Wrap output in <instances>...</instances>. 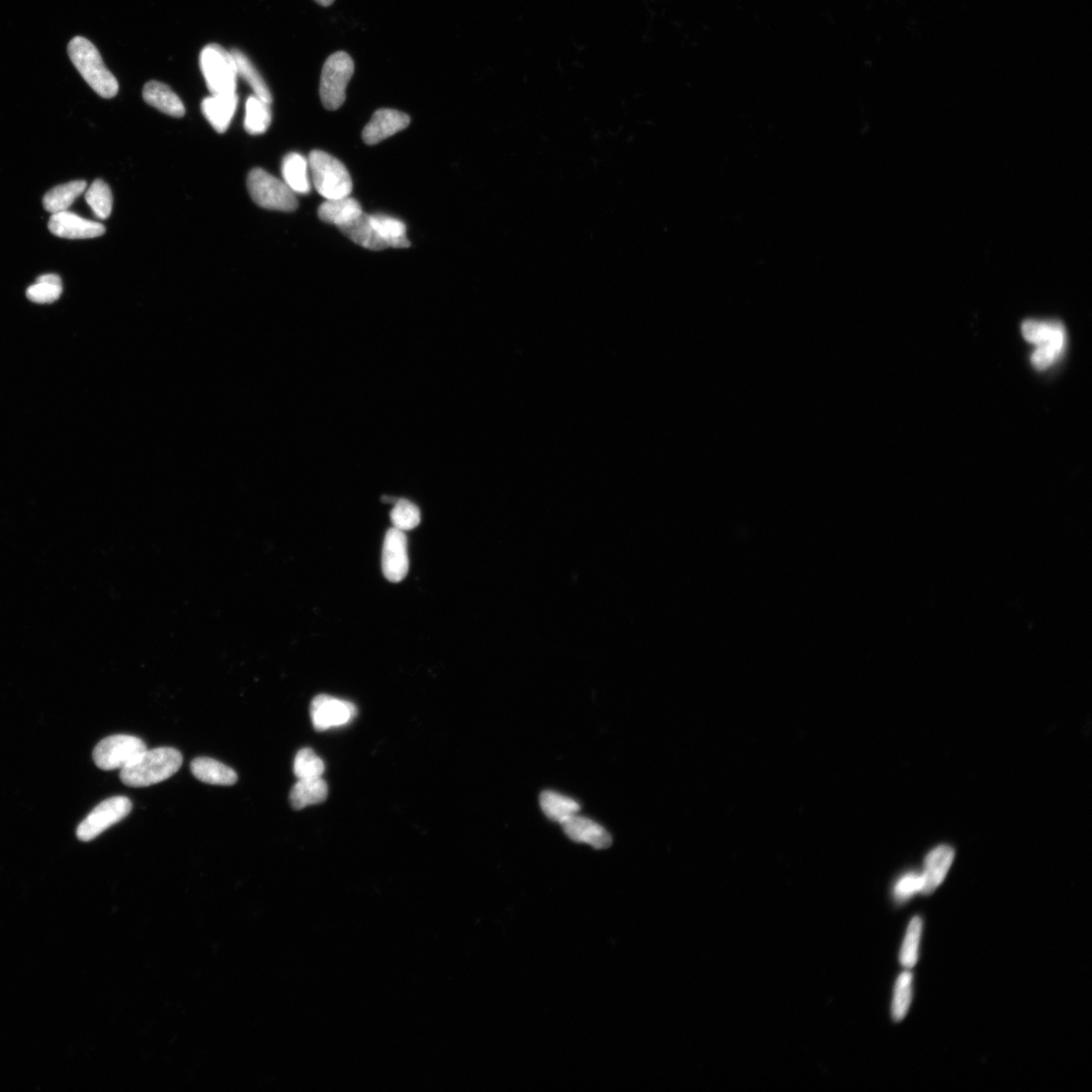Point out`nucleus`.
I'll return each instance as SVG.
<instances>
[{
  "instance_id": "obj_4",
  "label": "nucleus",
  "mask_w": 1092,
  "mask_h": 1092,
  "mask_svg": "<svg viewBox=\"0 0 1092 1092\" xmlns=\"http://www.w3.org/2000/svg\"><path fill=\"white\" fill-rule=\"evenodd\" d=\"M1025 340L1037 345L1032 364L1038 370L1047 369L1061 355L1066 344V332L1059 322L1027 320L1022 325Z\"/></svg>"
},
{
  "instance_id": "obj_14",
  "label": "nucleus",
  "mask_w": 1092,
  "mask_h": 1092,
  "mask_svg": "<svg viewBox=\"0 0 1092 1092\" xmlns=\"http://www.w3.org/2000/svg\"><path fill=\"white\" fill-rule=\"evenodd\" d=\"M569 839L577 843L590 844L595 849L611 847L612 837L599 823L577 814L560 823Z\"/></svg>"
},
{
  "instance_id": "obj_7",
  "label": "nucleus",
  "mask_w": 1092,
  "mask_h": 1092,
  "mask_svg": "<svg viewBox=\"0 0 1092 1092\" xmlns=\"http://www.w3.org/2000/svg\"><path fill=\"white\" fill-rule=\"evenodd\" d=\"M355 73V62L346 52L332 54L323 66L320 97L325 109L336 111L346 100L347 85Z\"/></svg>"
},
{
  "instance_id": "obj_23",
  "label": "nucleus",
  "mask_w": 1092,
  "mask_h": 1092,
  "mask_svg": "<svg viewBox=\"0 0 1092 1092\" xmlns=\"http://www.w3.org/2000/svg\"><path fill=\"white\" fill-rule=\"evenodd\" d=\"M87 187L88 184L84 180H74L52 188L43 198L45 210L52 215L68 211Z\"/></svg>"
},
{
  "instance_id": "obj_32",
  "label": "nucleus",
  "mask_w": 1092,
  "mask_h": 1092,
  "mask_svg": "<svg viewBox=\"0 0 1092 1092\" xmlns=\"http://www.w3.org/2000/svg\"><path fill=\"white\" fill-rule=\"evenodd\" d=\"M922 930V919H920L919 917H916L911 919L905 942L902 944L900 952V962L902 966L913 968L917 964Z\"/></svg>"
},
{
  "instance_id": "obj_11",
  "label": "nucleus",
  "mask_w": 1092,
  "mask_h": 1092,
  "mask_svg": "<svg viewBox=\"0 0 1092 1092\" xmlns=\"http://www.w3.org/2000/svg\"><path fill=\"white\" fill-rule=\"evenodd\" d=\"M382 567L389 582L398 583L406 578L409 571V556L406 533L403 531L394 527L387 531L383 546Z\"/></svg>"
},
{
  "instance_id": "obj_29",
  "label": "nucleus",
  "mask_w": 1092,
  "mask_h": 1092,
  "mask_svg": "<svg viewBox=\"0 0 1092 1092\" xmlns=\"http://www.w3.org/2000/svg\"><path fill=\"white\" fill-rule=\"evenodd\" d=\"M85 199L98 217L108 218L112 210V195L110 186L101 179H97L85 193Z\"/></svg>"
},
{
  "instance_id": "obj_18",
  "label": "nucleus",
  "mask_w": 1092,
  "mask_h": 1092,
  "mask_svg": "<svg viewBox=\"0 0 1092 1092\" xmlns=\"http://www.w3.org/2000/svg\"><path fill=\"white\" fill-rule=\"evenodd\" d=\"M363 214L362 206L355 198L350 196L326 199L318 210V216L323 222L334 224L338 228L355 221Z\"/></svg>"
},
{
  "instance_id": "obj_34",
  "label": "nucleus",
  "mask_w": 1092,
  "mask_h": 1092,
  "mask_svg": "<svg viewBox=\"0 0 1092 1092\" xmlns=\"http://www.w3.org/2000/svg\"><path fill=\"white\" fill-rule=\"evenodd\" d=\"M924 880L922 873L910 872L899 878L895 886V897L902 902L913 897L917 892H922Z\"/></svg>"
},
{
  "instance_id": "obj_2",
  "label": "nucleus",
  "mask_w": 1092,
  "mask_h": 1092,
  "mask_svg": "<svg viewBox=\"0 0 1092 1092\" xmlns=\"http://www.w3.org/2000/svg\"><path fill=\"white\" fill-rule=\"evenodd\" d=\"M69 55L75 69L100 97L117 96L118 80L107 69L96 46L83 37H75L69 44Z\"/></svg>"
},
{
  "instance_id": "obj_26",
  "label": "nucleus",
  "mask_w": 1092,
  "mask_h": 1092,
  "mask_svg": "<svg viewBox=\"0 0 1092 1092\" xmlns=\"http://www.w3.org/2000/svg\"><path fill=\"white\" fill-rule=\"evenodd\" d=\"M272 113L270 104L262 101L255 94L246 101V116L244 128L250 135L258 136L267 132L270 126Z\"/></svg>"
},
{
  "instance_id": "obj_28",
  "label": "nucleus",
  "mask_w": 1092,
  "mask_h": 1092,
  "mask_svg": "<svg viewBox=\"0 0 1092 1092\" xmlns=\"http://www.w3.org/2000/svg\"><path fill=\"white\" fill-rule=\"evenodd\" d=\"M63 292L62 280L57 274H44L27 290V298L37 303H52Z\"/></svg>"
},
{
  "instance_id": "obj_19",
  "label": "nucleus",
  "mask_w": 1092,
  "mask_h": 1092,
  "mask_svg": "<svg viewBox=\"0 0 1092 1092\" xmlns=\"http://www.w3.org/2000/svg\"><path fill=\"white\" fill-rule=\"evenodd\" d=\"M193 775L207 784L231 786L239 781V776L231 769L211 758H196L191 764Z\"/></svg>"
},
{
  "instance_id": "obj_5",
  "label": "nucleus",
  "mask_w": 1092,
  "mask_h": 1092,
  "mask_svg": "<svg viewBox=\"0 0 1092 1092\" xmlns=\"http://www.w3.org/2000/svg\"><path fill=\"white\" fill-rule=\"evenodd\" d=\"M247 187L256 205L267 210L293 212L299 203L292 189L281 180L261 168L250 171Z\"/></svg>"
},
{
  "instance_id": "obj_1",
  "label": "nucleus",
  "mask_w": 1092,
  "mask_h": 1092,
  "mask_svg": "<svg viewBox=\"0 0 1092 1092\" xmlns=\"http://www.w3.org/2000/svg\"><path fill=\"white\" fill-rule=\"evenodd\" d=\"M183 761V755L174 747L146 749L134 762L122 769L121 781L135 788L154 785L174 776Z\"/></svg>"
},
{
  "instance_id": "obj_15",
  "label": "nucleus",
  "mask_w": 1092,
  "mask_h": 1092,
  "mask_svg": "<svg viewBox=\"0 0 1092 1092\" xmlns=\"http://www.w3.org/2000/svg\"><path fill=\"white\" fill-rule=\"evenodd\" d=\"M955 859V851L949 844H939L925 859L923 894L932 895L942 885Z\"/></svg>"
},
{
  "instance_id": "obj_27",
  "label": "nucleus",
  "mask_w": 1092,
  "mask_h": 1092,
  "mask_svg": "<svg viewBox=\"0 0 1092 1092\" xmlns=\"http://www.w3.org/2000/svg\"><path fill=\"white\" fill-rule=\"evenodd\" d=\"M231 53L236 62L237 73L250 85L256 97L271 104L272 94L268 84L265 83L261 74L255 69L252 62L239 49H233Z\"/></svg>"
},
{
  "instance_id": "obj_8",
  "label": "nucleus",
  "mask_w": 1092,
  "mask_h": 1092,
  "mask_svg": "<svg viewBox=\"0 0 1092 1092\" xmlns=\"http://www.w3.org/2000/svg\"><path fill=\"white\" fill-rule=\"evenodd\" d=\"M147 749L143 740L128 735L111 736L103 738L93 749L92 758L103 771L117 770L127 767Z\"/></svg>"
},
{
  "instance_id": "obj_12",
  "label": "nucleus",
  "mask_w": 1092,
  "mask_h": 1092,
  "mask_svg": "<svg viewBox=\"0 0 1092 1092\" xmlns=\"http://www.w3.org/2000/svg\"><path fill=\"white\" fill-rule=\"evenodd\" d=\"M48 226L52 234L65 239H97L106 232L102 224L87 220L69 211L53 214Z\"/></svg>"
},
{
  "instance_id": "obj_35",
  "label": "nucleus",
  "mask_w": 1092,
  "mask_h": 1092,
  "mask_svg": "<svg viewBox=\"0 0 1092 1092\" xmlns=\"http://www.w3.org/2000/svg\"><path fill=\"white\" fill-rule=\"evenodd\" d=\"M315 2L322 6L327 7V6H330L331 5H334V0H315Z\"/></svg>"
},
{
  "instance_id": "obj_9",
  "label": "nucleus",
  "mask_w": 1092,
  "mask_h": 1092,
  "mask_svg": "<svg viewBox=\"0 0 1092 1092\" xmlns=\"http://www.w3.org/2000/svg\"><path fill=\"white\" fill-rule=\"evenodd\" d=\"M132 802L125 796H115L100 803L79 825L76 835L81 842H90L101 833L126 818L132 811Z\"/></svg>"
},
{
  "instance_id": "obj_13",
  "label": "nucleus",
  "mask_w": 1092,
  "mask_h": 1092,
  "mask_svg": "<svg viewBox=\"0 0 1092 1092\" xmlns=\"http://www.w3.org/2000/svg\"><path fill=\"white\" fill-rule=\"evenodd\" d=\"M410 122V117L405 112L392 109H379L364 129L365 143L367 145L381 143L382 141L408 128Z\"/></svg>"
},
{
  "instance_id": "obj_25",
  "label": "nucleus",
  "mask_w": 1092,
  "mask_h": 1092,
  "mask_svg": "<svg viewBox=\"0 0 1092 1092\" xmlns=\"http://www.w3.org/2000/svg\"><path fill=\"white\" fill-rule=\"evenodd\" d=\"M540 806L550 821L562 823L581 810V805L569 797L555 791H544L540 794Z\"/></svg>"
},
{
  "instance_id": "obj_16",
  "label": "nucleus",
  "mask_w": 1092,
  "mask_h": 1092,
  "mask_svg": "<svg viewBox=\"0 0 1092 1092\" xmlns=\"http://www.w3.org/2000/svg\"><path fill=\"white\" fill-rule=\"evenodd\" d=\"M239 101L237 93L211 94V97L203 101L202 111L205 118L217 133H225L229 129Z\"/></svg>"
},
{
  "instance_id": "obj_17",
  "label": "nucleus",
  "mask_w": 1092,
  "mask_h": 1092,
  "mask_svg": "<svg viewBox=\"0 0 1092 1092\" xmlns=\"http://www.w3.org/2000/svg\"><path fill=\"white\" fill-rule=\"evenodd\" d=\"M143 99L151 107L168 116L175 118L185 116L186 108L183 101L164 83L155 80L146 83L143 89Z\"/></svg>"
},
{
  "instance_id": "obj_31",
  "label": "nucleus",
  "mask_w": 1092,
  "mask_h": 1092,
  "mask_svg": "<svg viewBox=\"0 0 1092 1092\" xmlns=\"http://www.w3.org/2000/svg\"><path fill=\"white\" fill-rule=\"evenodd\" d=\"M911 1001H913V974L906 971L897 978L896 984L894 1002H892V1017L896 1022L905 1019Z\"/></svg>"
},
{
  "instance_id": "obj_21",
  "label": "nucleus",
  "mask_w": 1092,
  "mask_h": 1092,
  "mask_svg": "<svg viewBox=\"0 0 1092 1092\" xmlns=\"http://www.w3.org/2000/svg\"><path fill=\"white\" fill-rule=\"evenodd\" d=\"M283 183L296 195L311 192L310 167L308 159L299 154H290L283 158L281 165Z\"/></svg>"
},
{
  "instance_id": "obj_22",
  "label": "nucleus",
  "mask_w": 1092,
  "mask_h": 1092,
  "mask_svg": "<svg viewBox=\"0 0 1092 1092\" xmlns=\"http://www.w3.org/2000/svg\"><path fill=\"white\" fill-rule=\"evenodd\" d=\"M338 229L347 236L351 241L365 247L366 249L379 251L391 249L388 243L381 239V236L370 225L367 214L364 213L355 218V221L341 226Z\"/></svg>"
},
{
  "instance_id": "obj_33",
  "label": "nucleus",
  "mask_w": 1092,
  "mask_h": 1092,
  "mask_svg": "<svg viewBox=\"0 0 1092 1092\" xmlns=\"http://www.w3.org/2000/svg\"><path fill=\"white\" fill-rule=\"evenodd\" d=\"M324 772V762L312 748L301 749L294 758L293 773L298 779L320 778Z\"/></svg>"
},
{
  "instance_id": "obj_3",
  "label": "nucleus",
  "mask_w": 1092,
  "mask_h": 1092,
  "mask_svg": "<svg viewBox=\"0 0 1092 1092\" xmlns=\"http://www.w3.org/2000/svg\"><path fill=\"white\" fill-rule=\"evenodd\" d=\"M313 184L320 196L326 199L349 196L353 192V179L347 168L337 158L324 151H312L308 158Z\"/></svg>"
},
{
  "instance_id": "obj_6",
  "label": "nucleus",
  "mask_w": 1092,
  "mask_h": 1092,
  "mask_svg": "<svg viewBox=\"0 0 1092 1092\" xmlns=\"http://www.w3.org/2000/svg\"><path fill=\"white\" fill-rule=\"evenodd\" d=\"M199 65L211 94L236 93L239 73L231 51L218 44L207 45L199 56Z\"/></svg>"
},
{
  "instance_id": "obj_10",
  "label": "nucleus",
  "mask_w": 1092,
  "mask_h": 1092,
  "mask_svg": "<svg viewBox=\"0 0 1092 1092\" xmlns=\"http://www.w3.org/2000/svg\"><path fill=\"white\" fill-rule=\"evenodd\" d=\"M310 715L315 729L323 731L348 725L356 716V707L351 702L322 694L313 699Z\"/></svg>"
},
{
  "instance_id": "obj_20",
  "label": "nucleus",
  "mask_w": 1092,
  "mask_h": 1092,
  "mask_svg": "<svg viewBox=\"0 0 1092 1092\" xmlns=\"http://www.w3.org/2000/svg\"><path fill=\"white\" fill-rule=\"evenodd\" d=\"M328 796V785L324 779H299L292 788L290 802L293 810L301 811L305 807L324 802Z\"/></svg>"
},
{
  "instance_id": "obj_30",
  "label": "nucleus",
  "mask_w": 1092,
  "mask_h": 1092,
  "mask_svg": "<svg viewBox=\"0 0 1092 1092\" xmlns=\"http://www.w3.org/2000/svg\"><path fill=\"white\" fill-rule=\"evenodd\" d=\"M391 520L394 528L406 533V531L413 530L420 525V509L409 500H396L391 512Z\"/></svg>"
},
{
  "instance_id": "obj_24",
  "label": "nucleus",
  "mask_w": 1092,
  "mask_h": 1092,
  "mask_svg": "<svg viewBox=\"0 0 1092 1092\" xmlns=\"http://www.w3.org/2000/svg\"><path fill=\"white\" fill-rule=\"evenodd\" d=\"M370 225L391 249H408L411 243L407 239V227L398 218L386 215H368Z\"/></svg>"
}]
</instances>
